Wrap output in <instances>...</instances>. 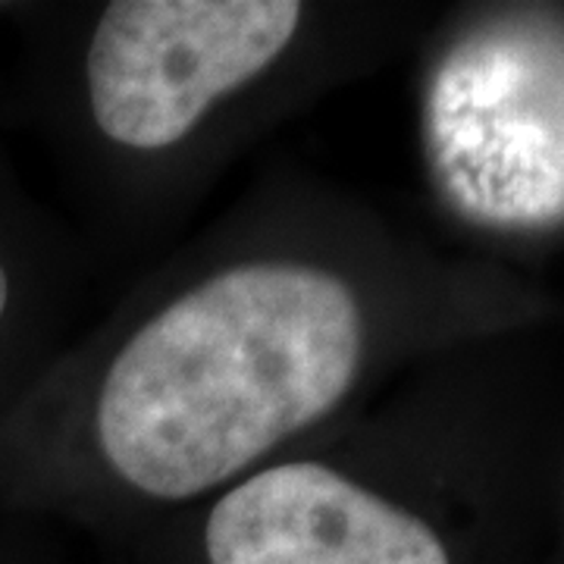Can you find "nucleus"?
<instances>
[{"label": "nucleus", "instance_id": "obj_1", "mask_svg": "<svg viewBox=\"0 0 564 564\" xmlns=\"http://www.w3.org/2000/svg\"><path fill=\"white\" fill-rule=\"evenodd\" d=\"M423 317L383 214L273 161L0 417V514L122 530L207 502L377 402Z\"/></svg>", "mask_w": 564, "mask_h": 564}, {"label": "nucleus", "instance_id": "obj_2", "mask_svg": "<svg viewBox=\"0 0 564 564\" xmlns=\"http://www.w3.org/2000/svg\"><path fill=\"white\" fill-rule=\"evenodd\" d=\"M10 20L20 113L98 267L161 258L248 151L392 41V10L364 0H66Z\"/></svg>", "mask_w": 564, "mask_h": 564}, {"label": "nucleus", "instance_id": "obj_3", "mask_svg": "<svg viewBox=\"0 0 564 564\" xmlns=\"http://www.w3.org/2000/svg\"><path fill=\"white\" fill-rule=\"evenodd\" d=\"M414 492L404 411L383 392L214 499L122 530L192 545L202 564H455Z\"/></svg>", "mask_w": 564, "mask_h": 564}, {"label": "nucleus", "instance_id": "obj_4", "mask_svg": "<svg viewBox=\"0 0 564 564\" xmlns=\"http://www.w3.org/2000/svg\"><path fill=\"white\" fill-rule=\"evenodd\" d=\"M423 161L443 204L480 229L564 223V17L502 10L426 66Z\"/></svg>", "mask_w": 564, "mask_h": 564}, {"label": "nucleus", "instance_id": "obj_5", "mask_svg": "<svg viewBox=\"0 0 564 564\" xmlns=\"http://www.w3.org/2000/svg\"><path fill=\"white\" fill-rule=\"evenodd\" d=\"M98 263L0 144V417L85 326Z\"/></svg>", "mask_w": 564, "mask_h": 564}, {"label": "nucleus", "instance_id": "obj_6", "mask_svg": "<svg viewBox=\"0 0 564 564\" xmlns=\"http://www.w3.org/2000/svg\"><path fill=\"white\" fill-rule=\"evenodd\" d=\"M10 7H13V3H0V20H7V13H10Z\"/></svg>", "mask_w": 564, "mask_h": 564}]
</instances>
